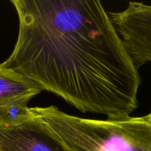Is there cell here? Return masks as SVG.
<instances>
[{"mask_svg": "<svg viewBox=\"0 0 151 151\" xmlns=\"http://www.w3.org/2000/svg\"><path fill=\"white\" fill-rule=\"evenodd\" d=\"M19 17L4 63L83 112L130 117L141 77L100 1L12 0Z\"/></svg>", "mask_w": 151, "mask_h": 151, "instance_id": "6da1fadb", "label": "cell"}, {"mask_svg": "<svg viewBox=\"0 0 151 151\" xmlns=\"http://www.w3.org/2000/svg\"><path fill=\"white\" fill-rule=\"evenodd\" d=\"M29 111L72 151H151L148 116L96 120L69 115L54 106Z\"/></svg>", "mask_w": 151, "mask_h": 151, "instance_id": "7a4b0ae2", "label": "cell"}, {"mask_svg": "<svg viewBox=\"0 0 151 151\" xmlns=\"http://www.w3.org/2000/svg\"><path fill=\"white\" fill-rule=\"evenodd\" d=\"M0 151H72L29 107L22 116L0 121Z\"/></svg>", "mask_w": 151, "mask_h": 151, "instance_id": "3957f363", "label": "cell"}, {"mask_svg": "<svg viewBox=\"0 0 151 151\" xmlns=\"http://www.w3.org/2000/svg\"><path fill=\"white\" fill-rule=\"evenodd\" d=\"M41 91L37 84L0 64V121L25 114L28 102Z\"/></svg>", "mask_w": 151, "mask_h": 151, "instance_id": "277c9868", "label": "cell"}, {"mask_svg": "<svg viewBox=\"0 0 151 151\" xmlns=\"http://www.w3.org/2000/svg\"><path fill=\"white\" fill-rule=\"evenodd\" d=\"M148 118H149L150 121V122H151V112H150V114H149V115H148Z\"/></svg>", "mask_w": 151, "mask_h": 151, "instance_id": "5b68a950", "label": "cell"}]
</instances>
